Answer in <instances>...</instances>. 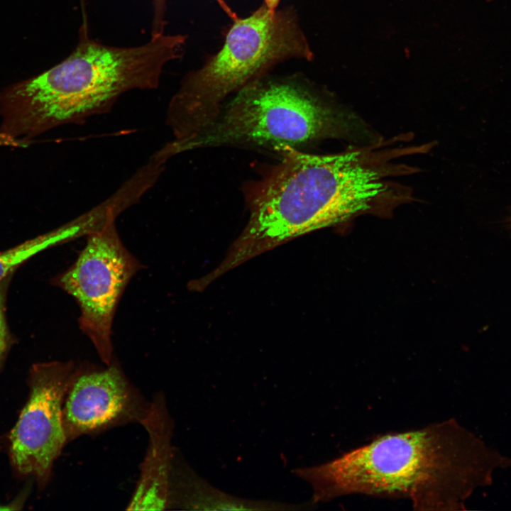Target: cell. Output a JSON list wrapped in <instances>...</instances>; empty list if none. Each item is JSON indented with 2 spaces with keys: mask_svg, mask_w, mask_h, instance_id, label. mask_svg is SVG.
<instances>
[{
  "mask_svg": "<svg viewBox=\"0 0 511 511\" xmlns=\"http://www.w3.org/2000/svg\"><path fill=\"white\" fill-rule=\"evenodd\" d=\"M507 456L452 418L379 435L325 463L297 468L314 504L349 495L407 499L415 510H461L507 468Z\"/></svg>",
  "mask_w": 511,
  "mask_h": 511,
  "instance_id": "6da1fadb",
  "label": "cell"
},
{
  "mask_svg": "<svg viewBox=\"0 0 511 511\" xmlns=\"http://www.w3.org/2000/svg\"><path fill=\"white\" fill-rule=\"evenodd\" d=\"M186 38L163 33L142 45L115 47L94 40L82 28L64 60L0 92V145H17L106 113L128 91L157 88L165 65L182 56Z\"/></svg>",
  "mask_w": 511,
  "mask_h": 511,
  "instance_id": "7a4b0ae2",
  "label": "cell"
},
{
  "mask_svg": "<svg viewBox=\"0 0 511 511\" xmlns=\"http://www.w3.org/2000/svg\"><path fill=\"white\" fill-rule=\"evenodd\" d=\"M281 163L253 191L243 231L213 273L219 277L291 239L342 222L385 190L358 152L317 155L285 148Z\"/></svg>",
  "mask_w": 511,
  "mask_h": 511,
  "instance_id": "3957f363",
  "label": "cell"
},
{
  "mask_svg": "<svg viewBox=\"0 0 511 511\" xmlns=\"http://www.w3.org/2000/svg\"><path fill=\"white\" fill-rule=\"evenodd\" d=\"M312 51L295 12L270 10L264 4L234 20L221 49L187 74L171 99L167 124L179 143L208 126L221 102L275 65L292 58L310 60Z\"/></svg>",
  "mask_w": 511,
  "mask_h": 511,
  "instance_id": "277c9868",
  "label": "cell"
},
{
  "mask_svg": "<svg viewBox=\"0 0 511 511\" xmlns=\"http://www.w3.org/2000/svg\"><path fill=\"white\" fill-rule=\"evenodd\" d=\"M344 121L302 79L263 76L238 90L208 126L173 149L176 154L224 145L295 149L336 135Z\"/></svg>",
  "mask_w": 511,
  "mask_h": 511,
  "instance_id": "5b68a950",
  "label": "cell"
},
{
  "mask_svg": "<svg viewBox=\"0 0 511 511\" xmlns=\"http://www.w3.org/2000/svg\"><path fill=\"white\" fill-rule=\"evenodd\" d=\"M114 221L109 220L87 236L75 262L52 280L77 302L79 329L105 365L114 360L111 335L118 304L131 278L143 268L123 245Z\"/></svg>",
  "mask_w": 511,
  "mask_h": 511,
  "instance_id": "8992f818",
  "label": "cell"
},
{
  "mask_svg": "<svg viewBox=\"0 0 511 511\" xmlns=\"http://www.w3.org/2000/svg\"><path fill=\"white\" fill-rule=\"evenodd\" d=\"M77 370L72 361H55L35 363L29 370V397L11 432L9 451L16 471L34 476L40 485L67 443L62 407Z\"/></svg>",
  "mask_w": 511,
  "mask_h": 511,
  "instance_id": "52a82bcc",
  "label": "cell"
},
{
  "mask_svg": "<svg viewBox=\"0 0 511 511\" xmlns=\"http://www.w3.org/2000/svg\"><path fill=\"white\" fill-rule=\"evenodd\" d=\"M149 406L114 360L102 368L77 367L62 407L67 442L114 426L141 422Z\"/></svg>",
  "mask_w": 511,
  "mask_h": 511,
  "instance_id": "ba28073f",
  "label": "cell"
},
{
  "mask_svg": "<svg viewBox=\"0 0 511 511\" xmlns=\"http://www.w3.org/2000/svg\"><path fill=\"white\" fill-rule=\"evenodd\" d=\"M149 436L141 475L127 510H165L170 505V480L173 460L172 424L165 399L158 395L140 422Z\"/></svg>",
  "mask_w": 511,
  "mask_h": 511,
  "instance_id": "9c48e42d",
  "label": "cell"
},
{
  "mask_svg": "<svg viewBox=\"0 0 511 511\" xmlns=\"http://www.w3.org/2000/svg\"><path fill=\"white\" fill-rule=\"evenodd\" d=\"M195 510H300L309 502L291 505L278 501L248 500L227 494L213 487L189 466L173 458L170 481V505Z\"/></svg>",
  "mask_w": 511,
  "mask_h": 511,
  "instance_id": "30bf717a",
  "label": "cell"
},
{
  "mask_svg": "<svg viewBox=\"0 0 511 511\" xmlns=\"http://www.w3.org/2000/svg\"><path fill=\"white\" fill-rule=\"evenodd\" d=\"M79 238L77 226L69 222L50 232L27 240L0 252V281L12 273L30 258L56 245Z\"/></svg>",
  "mask_w": 511,
  "mask_h": 511,
  "instance_id": "8fae6325",
  "label": "cell"
},
{
  "mask_svg": "<svg viewBox=\"0 0 511 511\" xmlns=\"http://www.w3.org/2000/svg\"><path fill=\"white\" fill-rule=\"evenodd\" d=\"M11 275L0 281V368L11 344L6 319V300Z\"/></svg>",
  "mask_w": 511,
  "mask_h": 511,
  "instance_id": "7c38bea8",
  "label": "cell"
},
{
  "mask_svg": "<svg viewBox=\"0 0 511 511\" xmlns=\"http://www.w3.org/2000/svg\"><path fill=\"white\" fill-rule=\"evenodd\" d=\"M154 15L152 35L163 33L165 26V12L166 0H153Z\"/></svg>",
  "mask_w": 511,
  "mask_h": 511,
  "instance_id": "4fadbf2b",
  "label": "cell"
},
{
  "mask_svg": "<svg viewBox=\"0 0 511 511\" xmlns=\"http://www.w3.org/2000/svg\"><path fill=\"white\" fill-rule=\"evenodd\" d=\"M280 0H264V4L270 10H276Z\"/></svg>",
  "mask_w": 511,
  "mask_h": 511,
  "instance_id": "5bb4252c",
  "label": "cell"
},
{
  "mask_svg": "<svg viewBox=\"0 0 511 511\" xmlns=\"http://www.w3.org/2000/svg\"><path fill=\"white\" fill-rule=\"evenodd\" d=\"M487 1H493V0H487Z\"/></svg>",
  "mask_w": 511,
  "mask_h": 511,
  "instance_id": "9a60e30c",
  "label": "cell"
}]
</instances>
